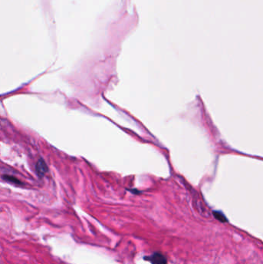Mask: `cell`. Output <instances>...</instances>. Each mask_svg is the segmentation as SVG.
I'll return each mask as SVG.
<instances>
[{"label":"cell","mask_w":263,"mask_h":264,"mask_svg":"<svg viewBox=\"0 0 263 264\" xmlns=\"http://www.w3.org/2000/svg\"><path fill=\"white\" fill-rule=\"evenodd\" d=\"M145 260L150 262L151 264H168L167 258L162 253L156 252L150 256H144Z\"/></svg>","instance_id":"obj_1"},{"label":"cell","mask_w":263,"mask_h":264,"mask_svg":"<svg viewBox=\"0 0 263 264\" xmlns=\"http://www.w3.org/2000/svg\"><path fill=\"white\" fill-rule=\"evenodd\" d=\"M36 172L39 176H43L48 171V167L43 159L40 158L36 165Z\"/></svg>","instance_id":"obj_2"},{"label":"cell","mask_w":263,"mask_h":264,"mask_svg":"<svg viewBox=\"0 0 263 264\" xmlns=\"http://www.w3.org/2000/svg\"><path fill=\"white\" fill-rule=\"evenodd\" d=\"M213 215H214V218L217 220L220 221L221 222H228V219L224 214L222 212H218V211H214L213 212Z\"/></svg>","instance_id":"obj_3"},{"label":"cell","mask_w":263,"mask_h":264,"mask_svg":"<svg viewBox=\"0 0 263 264\" xmlns=\"http://www.w3.org/2000/svg\"><path fill=\"white\" fill-rule=\"evenodd\" d=\"M3 179H5V180L8 181V182H13V183L18 184V185H20V184H22L21 181L19 180V179H16V178L13 177V176H10V175H4V176H3Z\"/></svg>","instance_id":"obj_4"}]
</instances>
